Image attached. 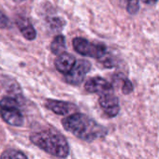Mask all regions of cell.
Returning <instances> with one entry per match:
<instances>
[{
  "instance_id": "obj_18",
  "label": "cell",
  "mask_w": 159,
  "mask_h": 159,
  "mask_svg": "<svg viewBox=\"0 0 159 159\" xmlns=\"http://www.w3.org/2000/svg\"><path fill=\"white\" fill-rule=\"evenodd\" d=\"M14 2H23V1H25V0H13Z\"/></svg>"
},
{
  "instance_id": "obj_7",
  "label": "cell",
  "mask_w": 159,
  "mask_h": 159,
  "mask_svg": "<svg viewBox=\"0 0 159 159\" xmlns=\"http://www.w3.org/2000/svg\"><path fill=\"white\" fill-rule=\"evenodd\" d=\"M45 107L57 115H68L77 110L76 105L70 102L55 99H47Z\"/></svg>"
},
{
  "instance_id": "obj_4",
  "label": "cell",
  "mask_w": 159,
  "mask_h": 159,
  "mask_svg": "<svg viewBox=\"0 0 159 159\" xmlns=\"http://www.w3.org/2000/svg\"><path fill=\"white\" fill-rule=\"evenodd\" d=\"M91 67L92 65L87 60H76V63L73 67L68 73L65 75L66 83L70 85H80L84 82L87 73L91 70Z\"/></svg>"
},
{
  "instance_id": "obj_1",
  "label": "cell",
  "mask_w": 159,
  "mask_h": 159,
  "mask_svg": "<svg viewBox=\"0 0 159 159\" xmlns=\"http://www.w3.org/2000/svg\"><path fill=\"white\" fill-rule=\"evenodd\" d=\"M64 128L78 139L84 141H95L108 134L106 127L97 123L86 114L74 112L62 120Z\"/></svg>"
},
{
  "instance_id": "obj_12",
  "label": "cell",
  "mask_w": 159,
  "mask_h": 159,
  "mask_svg": "<svg viewBox=\"0 0 159 159\" xmlns=\"http://www.w3.org/2000/svg\"><path fill=\"white\" fill-rule=\"evenodd\" d=\"M120 3L130 15H135L139 11V0H120Z\"/></svg>"
},
{
  "instance_id": "obj_5",
  "label": "cell",
  "mask_w": 159,
  "mask_h": 159,
  "mask_svg": "<svg viewBox=\"0 0 159 159\" xmlns=\"http://www.w3.org/2000/svg\"><path fill=\"white\" fill-rule=\"evenodd\" d=\"M100 108L104 111V113L110 117L113 118L118 115L120 112V103L118 98L113 94L112 91L105 92L100 94L98 99Z\"/></svg>"
},
{
  "instance_id": "obj_15",
  "label": "cell",
  "mask_w": 159,
  "mask_h": 159,
  "mask_svg": "<svg viewBox=\"0 0 159 159\" xmlns=\"http://www.w3.org/2000/svg\"><path fill=\"white\" fill-rule=\"evenodd\" d=\"M134 87L132 83L127 78H123L122 80V92L124 95H129L133 92Z\"/></svg>"
},
{
  "instance_id": "obj_11",
  "label": "cell",
  "mask_w": 159,
  "mask_h": 159,
  "mask_svg": "<svg viewBox=\"0 0 159 159\" xmlns=\"http://www.w3.org/2000/svg\"><path fill=\"white\" fill-rule=\"evenodd\" d=\"M50 50L55 55H59V54L65 52V50H66L65 37L63 35H57L56 37H54V39L51 42Z\"/></svg>"
},
{
  "instance_id": "obj_14",
  "label": "cell",
  "mask_w": 159,
  "mask_h": 159,
  "mask_svg": "<svg viewBox=\"0 0 159 159\" xmlns=\"http://www.w3.org/2000/svg\"><path fill=\"white\" fill-rule=\"evenodd\" d=\"M20 104L16 98H4L0 100V108H19Z\"/></svg>"
},
{
  "instance_id": "obj_3",
  "label": "cell",
  "mask_w": 159,
  "mask_h": 159,
  "mask_svg": "<svg viewBox=\"0 0 159 159\" xmlns=\"http://www.w3.org/2000/svg\"><path fill=\"white\" fill-rule=\"evenodd\" d=\"M72 45L78 53L98 60L107 68H111L115 65L113 57L104 44L90 42L84 38H75Z\"/></svg>"
},
{
  "instance_id": "obj_10",
  "label": "cell",
  "mask_w": 159,
  "mask_h": 159,
  "mask_svg": "<svg viewBox=\"0 0 159 159\" xmlns=\"http://www.w3.org/2000/svg\"><path fill=\"white\" fill-rule=\"evenodd\" d=\"M75 63H76V58L72 54L67 52H63L57 55V58L54 61V66L59 72L66 75L70 71V69L73 67Z\"/></svg>"
},
{
  "instance_id": "obj_6",
  "label": "cell",
  "mask_w": 159,
  "mask_h": 159,
  "mask_svg": "<svg viewBox=\"0 0 159 159\" xmlns=\"http://www.w3.org/2000/svg\"><path fill=\"white\" fill-rule=\"evenodd\" d=\"M84 89L91 94H102L113 90L111 84L99 76L89 79L84 84Z\"/></svg>"
},
{
  "instance_id": "obj_16",
  "label": "cell",
  "mask_w": 159,
  "mask_h": 159,
  "mask_svg": "<svg viewBox=\"0 0 159 159\" xmlns=\"http://www.w3.org/2000/svg\"><path fill=\"white\" fill-rule=\"evenodd\" d=\"M11 25L9 18L6 16V14L0 11V29H6Z\"/></svg>"
},
{
  "instance_id": "obj_13",
  "label": "cell",
  "mask_w": 159,
  "mask_h": 159,
  "mask_svg": "<svg viewBox=\"0 0 159 159\" xmlns=\"http://www.w3.org/2000/svg\"><path fill=\"white\" fill-rule=\"evenodd\" d=\"M0 159H28V157L19 150L7 149L0 155Z\"/></svg>"
},
{
  "instance_id": "obj_17",
  "label": "cell",
  "mask_w": 159,
  "mask_h": 159,
  "mask_svg": "<svg viewBox=\"0 0 159 159\" xmlns=\"http://www.w3.org/2000/svg\"><path fill=\"white\" fill-rule=\"evenodd\" d=\"M141 1L144 4H147V5H154L159 1V0H141Z\"/></svg>"
},
{
  "instance_id": "obj_9",
  "label": "cell",
  "mask_w": 159,
  "mask_h": 159,
  "mask_svg": "<svg viewBox=\"0 0 159 159\" xmlns=\"http://www.w3.org/2000/svg\"><path fill=\"white\" fill-rule=\"evenodd\" d=\"M15 24L21 34L27 40H34L37 38V31L28 18L25 16H18L16 18Z\"/></svg>"
},
{
  "instance_id": "obj_8",
  "label": "cell",
  "mask_w": 159,
  "mask_h": 159,
  "mask_svg": "<svg viewBox=\"0 0 159 159\" xmlns=\"http://www.w3.org/2000/svg\"><path fill=\"white\" fill-rule=\"evenodd\" d=\"M0 116L10 125L22 126L24 125V116L19 108H0Z\"/></svg>"
},
{
  "instance_id": "obj_2",
  "label": "cell",
  "mask_w": 159,
  "mask_h": 159,
  "mask_svg": "<svg viewBox=\"0 0 159 159\" xmlns=\"http://www.w3.org/2000/svg\"><path fill=\"white\" fill-rule=\"evenodd\" d=\"M29 138L33 144L51 155L59 158H66L68 156V142L62 134L55 130L47 129L36 132L31 134Z\"/></svg>"
}]
</instances>
